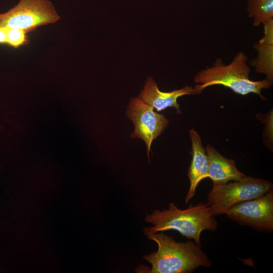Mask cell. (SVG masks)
I'll use <instances>...</instances> for the list:
<instances>
[{"mask_svg":"<svg viewBox=\"0 0 273 273\" xmlns=\"http://www.w3.org/2000/svg\"><path fill=\"white\" fill-rule=\"evenodd\" d=\"M144 233L158 245L156 251L144 256L151 264V273H187L200 266L209 267L212 262L202 251L201 245L195 242H176L162 233H151L146 228Z\"/></svg>","mask_w":273,"mask_h":273,"instance_id":"6da1fadb","label":"cell"},{"mask_svg":"<svg viewBox=\"0 0 273 273\" xmlns=\"http://www.w3.org/2000/svg\"><path fill=\"white\" fill-rule=\"evenodd\" d=\"M250 72L247 56L240 51L227 65L224 64L221 58H217L212 66L199 71L194 77L195 86L202 93L207 87L220 85L236 94L242 96L255 94L262 100H266L261 94V90L269 88L273 81L266 78L259 81L252 80L249 77Z\"/></svg>","mask_w":273,"mask_h":273,"instance_id":"7a4b0ae2","label":"cell"},{"mask_svg":"<svg viewBox=\"0 0 273 273\" xmlns=\"http://www.w3.org/2000/svg\"><path fill=\"white\" fill-rule=\"evenodd\" d=\"M145 220L152 224V226L146 228L151 233L175 230L187 239H193L199 245L201 234L204 230L215 231L217 228V222L209 207L203 202L196 205H190L185 209L178 208L172 202L167 209L155 210L151 214H146Z\"/></svg>","mask_w":273,"mask_h":273,"instance_id":"3957f363","label":"cell"},{"mask_svg":"<svg viewBox=\"0 0 273 273\" xmlns=\"http://www.w3.org/2000/svg\"><path fill=\"white\" fill-rule=\"evenodd\" d=\"M271 182L247 176L223 184L213 185L207 196L213 216L225 214L235 205L260 197L272 190Z\"/></svg>","mask_w":273,"mask_h":273,"instance_id":"277c9868","label":"cell"},{"mask_svg":"<svg viewBox=\"0 0 273 273\" xmlns=\"http://www.w3.org/2000/svg\"><path fill=\"white\" fill-rule=\"evenodd\" d=\"M59 19L50 1L19 0L7 12L0 14V27L20 29L28 32L39 26L54 23Z\"/></svg>","mask_w":273,"mask_h":273,"instance_id":"5b68a950","label":"cell"},{"mask_svg":"<svg viewBox=\"0 0 273 273\" xmlns=\"http://www.w3.org/2000/svg\"><path fill=\"white\" fill-rule=\"evenodd\" d=\"M152 106L137 97L131 99L126 111L127 116L134 126L130 138L140 139L144 141L149 162L152 142L163 132L169 124L168 119L163 114L155 112Z\"/></svg>","mask_w":273,"mask_h":273,"instance_id":"8992f818","label":"cell"},{"mask_svg":"<svg viewBox=\"0 0 273 273\" xmlns=\"http://www.w3.org/2000/svg\"><path fill=\"white\" fill-rule=\"evenodd\" d=\"M226 215L241 225H247L259 232L273 230V191L263 196L239 203L230 209Z\"/></svg>","mask_w":273,"mask_h":273,"instance_id":"52a82bcc","label":"cell"},{"mask_svg":"<svg viewBox=\"0 0 273 273\" xmlns=\"http://www.w3.org/2000/svg\"><path fill=\"white\" fill-rule=\"evenodd\" d=\"M201 93L195 86L184 87L168 92L160 90L152 76L148 77L143 88L138 96L145 103L152 106L157 112L173 107L178 114L181 113L177 103L178 98L185 95H195Z\"/></svg>","mask_w":273,"mask_h":273,"instance_id":"ba28073f","label":"cell"},{"mask_svg":"<svg viewBox=\"0 0 273 273\" xmlns=\"http://www.w3.org/2000/svg\"><path fill=\"white\" fill-rule=\"evenodd\" d=\"M189 134L192 143V157L188 170L190 188L185 198L186 203H188L194 197L200 181L208 178V158L201 136L193 128L190 130Z\"/></svg>","mask_w":273,"mask_h":273,"instance_id":"9c48e42d","label":"cell"},{"mask_svg":"<svg viewBox=\"0 0 273 273\" xmlns=\"http://www.w3.org/2000/svg\"><path fill=\"white\" fill-rule=\"evenodd\" d=\"M205 149L208 161V178L212 180L213 185L237 180L246 176L237 168L234 160L222 156L210 145Z\"/></svg>","mask_w":273,"mask_h":273,"instance_id":"30bf717a","label":"cell"},{"mask_svg":"<svg viewBox=\"0 0 273 273\" xmlns=\"http://www.w3.org/2000/svg\"><path fill=\"white\" fill-rule=\"evenodd\" d=\"M263 25L264 35L253 46L257 57L249 64L255 67L257 72L265 74L266 79L273 81V22Z\"/></svg>","mask_w":273,"mask_h":273,"instance_id":"8fae6325","label":"cell"},{"mask_svg":"<svg viewBox=\"0 0 273 273\" xmlns=\"http://www.w3.org/2000/svg\"><path fill=\"white\" fill-rule=\"evenodd\" d=\"M249 17L253 19V25L257 27L273 19V0H259L247 4Z\"/></svg>","mask_w":273,"mask_h":273,"instance_id":"7c38bea8","label":"cell"},{"mask_svg":"<svg viewBox=\"0 0 273 273\" xmlns=\"http://www.w3.org/2000/svg\"><path fill=\"white\" fill-rule=\"evenodd\" d=\"M26 33V31L22 29L7 27L6 44L13 48H18L29 43V40Z\"/></svg>","mask_w":273,"mask_h":273,"instance_id":"4fadbf2b","label":"cell"},{"mask_svg":"<svg viewBox=\"0 0 273 273\" xmlns=\"http://www.w3.org/2000/svg\"><path fill=\"white\" fill-rule=\"evenodd\" d=\"M7 42V27H0V44H6Z\"/></svg>","mask_w":273,"mask_h":273,"instance_id":"5bb4252c","label":"cell"},{"mask_svg":"<svg viewBox=\"0 0 273 273\" xmlns=\"http://www.w3.org/2000/svg\"><path fill=\"white\" fill-rule=\"evenodd\" d=\"M259 0H248V4L253 3Z\"/></svg>","mask_w":273,"mask_h":273,"instance_id":"9a60e30c","label":"cell"}]
</instances>
